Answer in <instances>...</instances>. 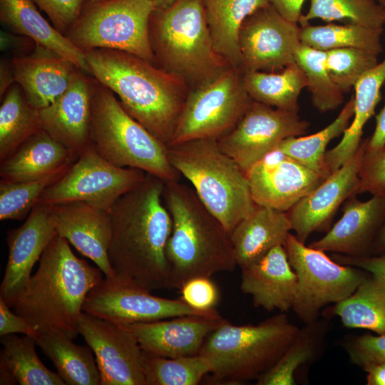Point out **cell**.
<instances>
[{"label":"cell","mask_w":385,"mask_h":385,"mask_svg":"<svg viewBox=\"0 0 385 385\" xmlns=\"http://www.w3.org/2000/svg\"><path fill=\"white\" fill-rule=\"evenodd\" d=\"M164 186V180L147 173L109 211L112 269L150 292L170 289L165 250L173 222L163 201Z\"/></svg>","instance_id":"obj_1"},{"label":"cell","mask_w":385,"mask_h":385,"mask_svg":"<svg viewBox=\"0 0 385 385\" xmlns=\"http://www.w3.org/2000/svg\"><path fill=\"white\" fill-rule=\"evenodd\" d=\"M91 73L125 111L168 145L188 92L177 76L133 54L111 49L83 51Z\"/></svg>","instance_id":"obj_2"},{"label":"cell","mask_w":385,"mask_h":385,"mask_svg":"<svg viewBox=\"0 0 385 385\" xmlns=\"http://www.w3.org/2000/svg\"><path fill=\"white\" fill-rule=\"evenodd\" d=\"M98 267L78 257L70 243L56 235L42 254L26 287L6 302L38 335L59 332L72 339L89 292L103 278Z\"/></svg>","instance_id":"obj_3"},{"label":"cell","mask_w":385,"mask_h":385,"mask_svg":"<svg viewBox=\"0 0 385 385\" xmlns=\"http://www.w3.org/2000/svg\"><path fill=\"white\" fill-rule=\"evenodd\" d=\"M179 180L165 182L163 193L173 222L165 250L169 286L178 289L192 278L232 272L237 266L230 233L192 186Z\"/></svg>","instance_id":"obj_4"},{"label":"cell","mask_w":385,"mask_h":385,"mask_svg":"<svg viewBox=\"0 0 385 385\" xmlns=\"http://www.w3.org/2000/svg\"><path fill=\"white\" fill-rule=\"evenodd\" d=\"M172 166L187 179L207 210L230 233L255 209L246 173L219 146L200 138L168 145Z\"/></svg>","instance_id":"obj_5"},{"label":"cell","mask_w":385,"mask_h":385,"mask_svg":"<svg viewBox=\"0 0 385 385\" xmlns=\"http://www.w3.org/2000/svg\"><path fill=\"white\" fill-rule=\"evenodd\" d=\"M150 38L164 71L197 86L230 67L215 51L203 0H177L155 9Z\"/></svg>","instance_id":"obj_6"},{"label":"cell","mask_w":385,"mask_h":385,"mask_svg":"<svg viewBox=\"0 0 385 385\" xmlns=\"http://www.w3.org/2000/svg\"><path fill=\"white\" fill-rule=\"evenodd\" d=\"M299 328L283 312L257 324L235 325L224 319L199 352L216 381L257 380L285 352Z\"/></svg>","instance_id":"obj_7"},{"label":"cell","mask_w":385,"mask_h":385,"mask_svg":"<svg viewBox=\"0 0 385 385\" xmlns=\"http://www.w3.org/2000/svg\"><path fill=\"white\" fill-rule=\"evenodd\" d=\"M91 138L98 154L115 165L139 169L165 182L180 180L169 161L168 145L130 116L115 94L96 79Z\"/></svg>","instance_id":"obj_8"},{"label":"cell","mask_w":385,"mask_h":385,"mask_svg":"<svg viewBox=\"0 0 385 385\" xmlns=\"http://www.w3.org/2000/svg\"><path fill=\"white\" fill-rule=\"evenodd\" d=\"M155 10L153 0L86 1L64 35L83 51L118 50L156 66L150 38V21Z\"/></svg>","instance_id":"obj_9"},{"label":"cell","mask_w":385,"mask_h":385,"mask_svg":"<svg viewBox=\"0 0 385 385\" xmlns=\"http://www.w3.org/2000/svg\"><path fill=\"white\" fill-rule=\"evenodd\" d=\"M283 247L297 278L292 309L304 324L318 320L325 307L349 297L370 274L336 262L291 232Z\"/></svg>","instance_id":"obj_10"},{"label":"cell","mask_w":385,"mask_h":385,"mask_svg":"<svg viewBox=\"0 0 385 385\" xmlns=\"http://www.w3.org/2000/svg\"><path fill=\"white\" fill-rule=\"evenodd\" d=\"M240 71L230 66L188 92L168 145L217 139L238 122L253 101Z\"/></svg>","instance_id":"obj_11"},{"label":"cell","mask_w":385,"mask_h":385,"mask_svg":"<svg viewBox=\"0 0 385 385\" xmlns=\"http://www.w3.org/2000/svg\"><path fill=\"white\" fill-rule=\"evenodd\" d=\"M146 174L139 169L112 164L91 145L44 190L37 204L53 206L84 202L109 212L123 195L143 180Z\"/></svg>","instance_id":"obj_12"},{"label":"cell","mask_w":385,"mask_h":385,"mask_svg":"<svg viewBox=\"0 0 385 385\" xmlns=\"http://www.w3.org/2000/svg\"><path fill=\"white\" fill-rule=\"evenodd\" d=\"M131 279L119 274L105 277L88 294L83 312L118 325L153 322L184 315H210L215 309H192L181 299L153 295Z\"/></svg>","instance_id":"obj_13"},{"label":"cell","mask_w":385,"mask_h":385,"mask_svg":"<svg viewBox=\"0 0 385 385\" xmlns=\"http://www.w3.org/2000/svg\"><path fill=\"white\" fill-rule=\"evenodd\" d=\"M309 123L297 112L253 101L238 122L217 139L220 148L246 173L256 163L274 152L284 140L302 136Z\"/></svg>","instance_id":"obj_14"},{"label":"cell","mask_w":385,"mask_h":385,"mask_svg":"<svg viewBox=\"0 0 385 385\" xmlns=\"http://www.w3.org/2000/svg\"><path fill=\"white\" fill-rule=\"evenodd\" d=\"M300 26L269 3L244 21L239 35L242 71L278 72L295 63Z\"/></svg>","instance_id":"obj_15"},{"label":"cell","mask_w":385,"mask_h":385,"mask_svg":"<svg viewBox=\"0 0 385 385\" xmlns=\"http://www.w3.org/2000/svg\"><path fill=\"white\" fill-rule=\"evenodd\" d=\"M77 329L94 354L101 385H145L143 351L129 330L84 312Z\"/></svg>","instance_id":"obj_16"},{"label":"cell","mask_w":385,"mask_h":385,"mask_svg":"<svg viewBox=\"0 0 385 385\" xmlns=\"http://www.w3.org/2000/svg\"><path fill=\"white\" fill-rule=\"evenodd\" d=\"M246 175L255 205L285 212L324 180L277 150L252 165Z\"/></svg>","instance_id":"obj_17"},{"label":"cell","mask_w":385,"mask_h":385,"mask_svg":"<svg viewBox=\"0 0 385 385\" xmlns=\"http://www.w3.org/2000/svg\"><path fill=\"white\" fill-rule=\"evenodd\" d=\"M366 145V140L346 163L332 172L287 212L292 231L299 241L306 243L313 232L324 230L341 205L351 195H356Z\"/></svg>","instance_id":"obj_18"},{"label":"cell","mask_w":385,"mask_h":385,"mask_svg":"<svg viewBox=\"0 0 385 385\" xmlns=\"http://www.w3.org/2000/svg\"><path fill=\"white\" fill-rule=\"evenodd\" d=\"M56 235L50 207L39 204L20 227L8 232L9 255L0 297L7 302L22 292L34 265Z\"/></svg>","instance_id":"obj_19"},{"label":"cell","mask_w":385,"mask_h":385,"mask_svg":"<svg viewBox=\"0 0 385 385\" xmlns=\"http://www.w3.org/2000/svg\"><path fill=\"white\" fill-rule=\"evenodd\" d=\"M223 320L217 312L210 315H184L121 326L134 335L144 352L176 358L198 354L207 336Z\"/></svg>","instance_id":"obj_20"},{"label":"cell","mask_w":385,"mask_h":385,"mask_svg":"<svg viewBox=\"0 0 385 385\" xmlns=\"http://www.w3.org/2000/svg\"><path fill=\"white\" fill-rule=\"evenodd\" d=\"M49 207L57 235L93 261L105 277H113L108 259L112 235L109 212L84 202Z\"/></svg>","instance_id":"obj_21"},{"label":"cell","mask_w":385,"mask_h":385,"mask_svg":"<svg viewBox=\"0 0 385 385\" xmlns=\"http://www.w3.org/2000/svg\"><path fill=\"white\" fill-rule=\"evenodd\" d=\"M79 70L71 84L40 111L42 128L78 157L92 145L93 80Z\"/></svg>","instance_id":"obj_22"},{"label":"cell","mask_w":385,"mask_h":385,"mask_svg":"<svg viewBox=\"0 0 385 385\" xmlns=\"http://www.w3.org/2000/svg\"><path fill=\"white\" fill-rule=\"evenodd\" d=\"M343 215L322 238L309 245L324 252L354 257L369 256L385 220V196L361 201L356 195L344 202Z\"/></svg>","instance_id":"obj_23"},{"label":"cell","mask_w":385,"mask_h":385,"mask_svg":"<svg viewBox=\"0 0 385 385\" xmlns=\"http://www.w3.org/2000/svg\"><path fill=\"white\" fill-rule=\"evenodd\" d=\"M36 46L29 55L13 57L11 64L15 82L27 102L41 110L66 91L80 69L63 57Z\"/></svg>","instance_id":"obj_24"},{"label":"cell","mask_w":385,"mask_h":385,"mask_svg":"<svg viewBox=\"0 0 385 385\" xmlns=\"http://www.w3.org/2000/svg\"><path fill=\"white\" fill-rule=\"evenodd\" d=\"M297 278L283 245L272 249L257 262L242 270L240 289L253 305L268 312L292 309Z\"/></svg>","instance_id":"obj_25"},{"label":"cell","mask_w":385,"mask_h":385,"mask_svg":"<svg viewBox=\"0 0 385 385\" xmlns=\"http://www.w3.org/2000/svg\"><path fill=\"white\" fill-rule=\"evenodd\" d=\"M291 231L287 212L256 205L230 232L237 265L242 270L257 262L283 245Z\"/></svg>","instance_id":"obj_26"},{"label":"cell","mask_w":385,"mask_h":385,"mask_svg":"<svg viewBox=\"0 0 385 385\" xmlns=\"http://www.w3.org/2000/svg\"><path fill=\"white\" fill-rule=\"evenodd\" d=\"M0 21L12 33L31 38L88 72L83 51L44 19L33 0H0Z\"/></svg>","instance_id":"obj_27"},{"label":"cell","mask_w":385,"mask_h":385,"mask_svg":"<svg viewBox=\"0 0 385 385\" xmlns=\"http://www.w3.org/2000/svg\"><path fill=\"white\" fill-rule=\"evenodd\" d=\"M78 158L41 129L1 162V182L37 180L71 165Z\"/></svg>","instance_id":"obj_28"},{"label":"cell","mask_w":385,"mask_h":385,"mask_svg":"<svg viewBox=\"0 0 385 385\" xmlns=\"http://www.w3.org/2000/svg\"><path fill=\"white\" fill-rule=\"evenodd\" d=\"M384 83L385 58L364 73L354 86L353 120L344 133L340 142L326 152L325 161L331 173L342 166L359 150L364 127L375 113L381 99V88Z\"/></svg>","instance_id":"obj_29"},{"label":"cell","mask_w":385,"mask_h":385,"mask_svg":"<svg viewBox=\"0 0 385 385\" xmlns=\"http://www.w3.org/2000/svg\"><path fill=\"white\" fill-rule=\"evenodd\" d=\"M206 21L215 52L242 71L239 35L245 20L269 0H203Z\"/></svg>","instance_id":"obj_30"},{"label":"cell","mask_w":385,"mask_h":385,"mask_svg":"<svg viewBox=\"0 0 385 385\" xmlns=\"http://www.w3.org/2000/svg\"><path fill=\"white\" fill-rule=\"evenodd\" d=\"M0 384L64 385L57 373L47 369L36 354V338L16 334L1 337Z\"/></svg>","instance_id":"obj_31"},{"label":"cell","mask_w":385,"mask_h":385,"mask_svg":"<svg viewBox=\"0 0 385 385\" xmlns=\"http://www.w3.org/2000/svg\"><path fill=\"white\" fill-rule=\"evenodd\" d=\"M36 344L53 362L58 376L68 385H101V376L92 349L77 345L59 332L36 337Z\"/></svg>","instance_id":"obj_32"},{"label":"cell","mask_w":385,"mask_h":385,"mask_svg":"<svg viewBox=\"0 0 385 385\" xmlns=\"http://www.w3.org/2000/svg\"><path fill=\"white\" fill-rule=\"evenodd\" d=\"M331 308L329 314L338 317L346 328L385 334V277L370 273L349 297Z\"/></svg>","instance_id":"obj_33"},{"label":"cell","mask_w":385,"mask_h":385,"mask_svg":"<svg viewBox=\"0 0 385 385\" xmlns=\"http://www.w3.org/2000/svg\"><path fill=\"white\" fill-rule=\"evenodd\" d=\"M242 82L253 101L295 112L299 110V94L307 86L306 76L296 62L278 72L244 71Z\"/></svg>","instance_id":"obj_34"},{"label":"cell","mask_w":385,"mask_h":385,"mask_svg":"<svg viewBox=\"0 0 385 385\" xmlns=\"http://www.w3.org/2000/svg\"><path fill=\"white\" fill-rule=\"evenodd\" d=\"M354 96H351L327 126L310 135L287 138L280 143L276 150L326 179L332 173L325 161L326 148L331 140L344 134L354 115Z\"/></svg>","instance_id":"obj_35"},{"label":"cell","mask_w":385,"mask_h":385,"mask_svg":"<svg viewBox=\"0 0 385 385\" xmlns=\"http://www.w3.org/2000/svg\"><path fill=\"white\" fill-rule=\"evenodd\" d=\"M0 162L42 128L40 111L26 101L14 83L1 99Z\"/></svg>","instance_id":"obj_36"},{"label":"cell","mask_w":385,"mask_h":385,"mask_svg":"<svg viewBox=\"0 0 385 385\" xmlns=\"http://www.w3.org/2000/svg\"><path fill=\"white\" fill-rule=\"evenodd\" d=\"M327 324L317 320L299 329L292 343L277 363L257 380V385L296 384L295 372L312 360L324 342Z\"/></svg>","instance_id":"obj_37"},{"label":"cell","mask_w":385,"mask_h":385,"mask_svg":"<svg viewBox=\"0 0 385 385\" xmlns=\"http://www.w3.org/2000/svg\"><path fill=\"white\" fill-rule=\"evenodd\" d=\"M383 28L356 24L310 25L300 26L301 43L327 51L341 48H355L379 55L382 51L381 36Z\"/></svg>","instance_id":"obj_38"},{"label":"cell","mask_w":385,"mask_h":385,"mask_svg":"<svg viewBox=\"0 0 385 385\" xmlns=\"http://www.w3.org/2000/svg\"><path fill=\"white\" fill-rule=\"evenodd\" d=\"M143 360L145 385H197L211 371L200 354L168 358L143 351Z\"/></svg>","instance_id":"obj_39"},{"label":"cell","mask_w":385,"mask_h":385,"mask_svg":"<svg viewBox=\"0 0 385 385\" xmlns=\"http://www.w3.org/2000/svg\"><path fill=\"white\" fill-rule=\"evenodd\" d=\"M295 62L306 76L307 88L314 108L325 113L341 106L344 93L330 76L326 66L325 51L301 43L296 51Z\"/></svg>","instance_id":"obj_40"},{"label":"cell","mask_w":385,"mask_h":385,"mask_svg":"<svg viewBox=\"0 0 385 385\" xmlns=\"http://www.w3.org/2000/svg\"><path fill=\"white\" fill-rule=\"evenodd\" d=\"M320 19L326 21L349 20L351 23L373 28L385 24V6L377 0H311L309 9L302 16L299 24Z\"/></svg>","instance_id":"obj_41"},{"label":"cell","mask_w":385,"mask_h":385,"mask_svg":"<svg viewBox=\"0 0 385 385\" xmlns=\"http://www.w3.org/2000/svg\"><path fill=\"white\" fill-rule=\"evenodd\" d=\"M71 165L37 180L19 183L1 181L0 220H21L27 217L44 190L58 180Z\"/></svg>","instance_id":"obj_42"},{"label":"cell","mask_w":385,"mask_h":385,"mask_svg":"<svg viewBox=\"0 0 385 385\" xmlns=\"http://www.w3.org/2000/svg\"><path fill=\"white\" fill-rule=\"evenodd\" d=\"M325 53L330 76L343 93L354 88L364 73L379 63V55L359 48H341Z\"/></svg>","instance_id":"obj_43"},{"label":"cell","mask_w":385,"mask_h":385,"mask_svg":"<svg viewBox=\"0 0 385 385\" xmlns=\"http://www.w3.org/2000/svg\"><path fill=\"white\" fill-rule=\"evenodd\" d=\"M345 349L351 361L363 370L385 364V334L354 336L346 342Z\"/></svg>","instance_id":"obj_44"},{"label":"cell","mask_w":385,"mask_h":385,"mask_svg":"<svg viewBox=\"0 0 385 385\" xmlns=\"http://www.w3.org/2000/svg\"><path fill=\"white\" fill-rule=\"evenodd\" d=\"M365 192L385 196V146L376 150H365L356 195Z\"/></svg>","instance_id":"obj_45"},{"label":"cell","mask_w":385,"mask_h":385,"mask_svg":"<svg viewBox=\"0 0 385 385\" xmlns=\"http://www.w3.org/2000/svg\"><path fill=\"white\" fill-rule=\"evenodd\" d=\"M181 299L194 309L207 312L214 309L219 292L210 277H198L187 281L180 289Z\"/></svg>","instance_id":"obj_46"},{"label":"cell","mask_w":385,"mask_h":385,"mask_svg":"<svg viewBox=\"0 0 385 385\" xmlns=\"http://www.w3.org/2000/svg\"><path fill=\"white\" fill-rule=\"evenodd\" d=\"M48 16L61 33L66 31L79 16L86 0H33Z\"/></svg>","instance_id":"obj_47"},{"label":"cell","mask_w":385,"mask_h":385,"mask_svg":"<svg viewBox=\"0 0 385 385\" xmlns=\"http://www.w3.org/2000/svg\"><path fill=\"white\" fill-rule=\"evenodd\" d=\"M12 334H21L35 338L38 336L29 323L15 313L6 301L0 297V337Z\"/></svg>","instance_id":"obj_48"},{"label":"cell","mask_w":385,"mask_h":385,"mask_svg":"<svg viewBox=\"0 0 385 385\" xmlns=\"http://www.w3.org/2000/svg\"><path fill=\"white\" fill-rule=\"evenodd\" d=\"M332 259L336 262L361 268L374 274L385 277V252L379 255L354 257L334 254Z\"/></svg>","instance_id":"obj_49"},{"label":"cell","mask_w":385,"mask_h":385,"mask_svg":"<svg viewBox=\"0 0 385 385\" xmlns=\"http://www.w3.org/2000/svg\"><path fill=\"white\" fill-rule=\"evenodd\" d=\"M36 44L31 38L23 35L1 31V50L19 53V56L29 55Z\"/></svg>","instance_id":"obj_50"},{"label":"cell","mask_w":385,"mask_h":385,"mask_svg":"<svg viewBox=\"0 0 385 385\" xmlns=\"http://www.w3.org/2000/svg\"><path fill=\"white\" fill-rule=\"evenodd\" d=\"M305 0H269L270 4L286 20L299 24Z\"/></svg>","instance_id":"obj_51"},{"label":"cell","mask_w":385,"mask_h":385,"mask_svg":"<svg viewBox=\"0 0 385 385\" xmlns=\"http://www.w3.org/2000/svg\"><path fill=\"white\" fill-rule=\"evenodd\" d=\"M384 146H385V103L376 115L375 128L371 137L366 139V150L373 151Z\"/></svg>","instance_id":"obj_52"},{"label":"cell","mask_w":385,"mask_h":385,"mask_svg":"<svg viewBox=\"0 0 385 385\" xmlns=\"http://www.w3.org/2000/svg\"><path fill=\"white\" fill-rule=\"evenodd\" d=\"M15 82L11 60H1L0 63V96L1 99L5 93Z\"/></svg>","instance_id":"obj_53"},{"label":"cell","mask_w":385,"mask_h":385,"mask_svg":"<svg viewBox=\"0 0 385 385\" xmlns=\"http://www.w3.org/2000/svg\"><path fill=\"white\" fill-rule=\"evenodd\" d=\"M364 371L367 374V385H385V364L373 365Z\"/></svg>","instance_id":"obj_54"},{"label":"cell","mask_w":385,"mask_h":385,"mask_svg":"<svg viewBox=\"0 0 385 385\" xmlns=\"http://www.w3.org/2000/svg\"><path fill=\"white\" fill-rule=\"evenodd\" d=\"M385 252V220L374 241L371 255H379Z\"/></svg>","instance_id":"obj_55"},{"label":"cell","mask_w":385,"mask_h":385,"mask_svg":"<svg viewBox=\"0 0 385 385\" xmlns=\"http://www.w3.org/2000/svg\"><path fill=\"white\" fill-rule=\"evenodd\" d=\"M155 9H163L168 7L177 0H153Z\"/></svg>","instance_id":"obj_56"},{"label":"cell","mask_w":385,"mask_h":385,"mask_svg":"<svg viewBox=\"0 0 385 385\" xmlns=\"http://www.w3.org/2000/svg\"><path fill=\"white\" fill-rule=\"evenodd\" d=\"M86 1L91 3H96V2H101V1H108V0H86Z\"/></svg>","instance_id":"obj_57"},{"label":"cell","mask_w":385,"mask_h":385,"mask_svg":"<svg viewBox=\"0 0 385 385\" xmlns=\"http://www.w3.org/2000/svg\"><path fill=\"white\" fill-rule=\"evenodd\" d=\"M381 5L385 6V0H377Z\"/></svg>","instance_id":"obj_58"}]
</instances>
